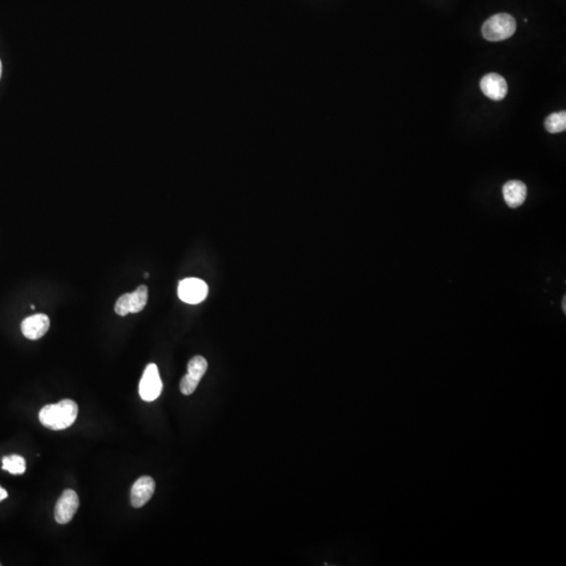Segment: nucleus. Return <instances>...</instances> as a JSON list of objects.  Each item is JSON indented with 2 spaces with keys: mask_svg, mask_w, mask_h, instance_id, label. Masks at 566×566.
<instances>
[{
  "mask_svg": "<svg viewBox=\"0 0 566 566\" xmlns=\"http://www.w3.org/2000/svg\"><path fill=\"white\" fill-rule=\"evenodd\" d=\"M49 318L45 314L30 316L21 323L23 335L30 340H38L43 338L49 329Z\"/></svg>",
  "mask_w": 566,
  "mask_h": 566,
  "instance_id": "1a4fd4ad",
  "label": "nucleus"
},
{
  "mask_svg": "<svg viewBox=\"0 0 566 566\" xmlns=\"http://www.w3.org/2000/svg\"><path fill=\"white\" fill-rule=\"evenodd\" d=\"M0 565H1V563H0Z\"/></svg>",
  "mask_w": 566,
  "mask_h": 566,
  "instance_id": "6ab92c4d",
  "label": "nucleus"
},
{
  "mask_svg": "<svg viewBox=\"0 0 566 566\" xmlns=\"http://www.w3.org/2000/svg\"><path fill=\"white\" fill-rule=\"evenodd\" d=\"M148 301V287L146 285H140L136 291L129 293V313L138 314L146 307Z\"/></svg>",
  "mask_w": 566,
  "mask_h": 566,
  "instance_id": "9b49d317",
  "label": "nucleus"
},
{
  "mask_svg": "<svg viewBox=\"0 0 566 566\" xmlns=\"http://www.w3.org/2000/svg\"><path fill=\"white\" fill-rule=\"evenodd\" d=\"M515 18L510 14L500 13L488 18L482 25V36L488 41H502L515 33Z\"/></svg>",
  "mask_w": 566,
  "mask_h": 566,
  "instance_id": "f03ea898",
  "label": "nucleus"
},
{
  "mask_svg": "<svg viewBox=\"0 0 566 566\" xmlns=\"http://www.w3.org/2000/svg\"><path fill=\"white\" fill-rule=\"evenodd\" d=\"M544 127H545L546 130L551 132V134H559V132H563V131H565V111L551 113V115L545 119V121H544Z\"/></svg>",
  "mask_w": 566,
  "mask_h": 566,
  "instance_id": "f8f14e48",
  "label": "nucleus"
},
{
  "mask_svg": "<svg viewBox=\"0 0 566 566\" xmlns=\"http://www.w3.org/2000/svg\"><path fill=\"white\" fill-rule=\"evenodd\" d=\"M163 383L156 364H149L141 379L139 392L145 402H154L162 393Z\"/></svg>",
  "mask_w": 566,
  "mask_h": 566,
  "instance_id": "7ed1b4c3",
  "label": "nucleus"
},
{
  "mask_svg": "<svg viewBox=\"0 0 566 566\" xmlns=\"http://www.w3.org/2000/svg\"><path fill=\"white\" fill-rule=\"evenodd\" d=\"M480 89L484 96L495 101L502 100L508 93L506 79L495 73L484 75L480 81Z\"/></svg>",
  "mask_w": 566,
  "mask_h": 566,
  "instance_id": "6e6552de",
  "label": "nucleus"
},
{
  "mask_svg": "<svg viewBox=\"0 0 566 566\" xmlns=\"http://www.w3.org/2000/svg\"><path fill=\"white\" fill-rule=\"evenodd\" d=\"M207 369H208V362L204 357L196 355L192 357L188 363V373L180 381V392L185 395L192 394L198 388Z\"/></svg>",
  "mask_w": 566,
  "mask_h": 566,
  "instance_id": "39448f33",
  "label": "nucleus"
},
{
  "mask_svg": "<svg viewBox=\"0 0 566 566\" xmlns=\"http://www.w3.org/2000/svg\"><path fill=\"white\" fill-rule=\"evenodd\" d=\"M156 491V482L150 476H142L131 488L130 502L136 508H142L151 499Z\"/></svg>",
  "mask_w": 566,
  "mask_h": 566,
  "instance_id": "0eeeda50",
  "label": "nucleus"
},
{
  "mask_svg": "<svg viewBox=\"0 0 566 566\" xmlns=\"http://www.w3.org/2000/svg\"><path fill=\"white\" fill-rule=\"evenodd\" d=\"M129 309H130V305H129V293H127L119 298L116 305H115V311H116L119 316L124 317V316L128 315Z\"/></svg>",
  "mask_w": 566,
  "mask_h": 566,
  "instance_id": "4468645a",
  "label": "nucleus"
},
{
  "mask_svg": "<svg viewBox=\"0 0 566 566\" xmlns=\"http://www.w3.org/2000/svg\"><path fill=\"white\" fill-rule=\"evenodd\" d=\"M565 302H566V298H565V296H564L563 299H562V309H563L564 313H566Z\"/></svg>",
  "mask_w": 566,
  "mask_h": 566,
  "instance_id": "dca6fc26",
  "label": "nucleus"
},
{
  "mask_svg": "<svg viewBox=\"0 0 566 566\" xmlns=\"http://www.w3.org/2000/svg\"><path fill=\"white\" fill-rule=\"evenodd\" d=\"M3 469L14 475H19V474L25 473L27 464L23 456L13 454V456L3 458Z\"/></svg>",
  "mask_w": 566,
  "mask_h": 566,
  "instance_id": "ddd939ff",
  "label": "nucleus"
},
{
  "mask_svg": "<svg viewBox=\"0 0 566 566\" xmlns=\"http://www.w3.org/2000/svg\"><path fill=\"white\" fill-rule=\"evenodd\" d=\"M78 405L71 400L47 405L39 412L41 424L51 430H64L75 423L78 416Z\"/></svg>",
  "mask_w": 566,
  "mask_h": 566,
  "instance_id": "f257e3e1",
  "label": "nucleus"
},
{
  "mask_svg": "<svg viewBox=\"0 0 566 566\" xmlns=\"http://www.w3.org/2000/svg\"><path fill=\"white\" fill-rule=\"evenodd\" d=\"M178 297L188 305H198L206 299L209 294V287L204 280L200 278H186L178 285Z\"/></svg>",
  "mask_w": 566,
  "mask_h": 566,
  "instance_id": "20e7f679",
  "label": "nucleus"
},
{
  "mask_svg": "<svg viewBox=\"0 0 566 566\" xmlns=\"http://www.w3.org/2000/svg\"><path fill=\"white\" fill-rule=\"evenodd\" d=\"M79 497L75 491L65 490L55 506V520L59 524H67L71 521L75 512L78 511Z\"/></svg>",
  "mask_w": 566,
  "mask_h": 566,
  "instance_id": "423d86ee",
  "label": "nucleus"
},
{
  "mask_svg": "<svg viewBox=\"0 0 566 566\" xmlns=\"http://www.w3.org/2000/svg\"><path fill=\"white\" fill-rule=\"evenodd\" d=\"M8 497V492L5 490V488H1L0 486V502H3V499Z\"/></svg>",
  "mask_w": 566,
  "mask_h": 566,
  "instance_id": "2eb2a0df",
  "label": "nucleus"
},
{
  "mask_svg": "<svg viewBox=\"0 0 566 566\" xmlns=\"http://www.w3.org/2000/svg\"><path fill=\"white\" fill-rule=\"evenodd\" d=\"M1 73H3V63L0 60V78H1Z\"/></svg>",
  "mask_w": 566,
  "mask_h": 566,
  "instance_id": "f3484780",
  "label": "nucleus"
},
{
  "mask_svg": "<svg viewBox=\"0 0 566 566\" xmlns=\"http://www.w3.org/2000/svg\"><path fill=\"white\" fill-rule=\"evenodd\" d=\"M502 194L506 204L510 208L515 209L526 202L528 188L526 184L520 180H508L502 187Z\"/></svg>",
  "mask_w": 566,
  "mask_h": 566,
  "instance_id": "9d476101",
  "label": "nucleus"
},
{
  "mask_svg": "<svg viewBox=\"0 0 566 566\" xmlns=\"http://www.w3.org/2000/svg\"><path fill=\"white\" fill-rule=\"evenodd\" d=\"M148 277H149V274H147V273L145 274V278H148Z\"/></svg>",
  "mask_w": 566,
  "mask_h": 566,
  "instance_id": "a211bd4d",
  "label": "nucleus"
}]
</instances>
